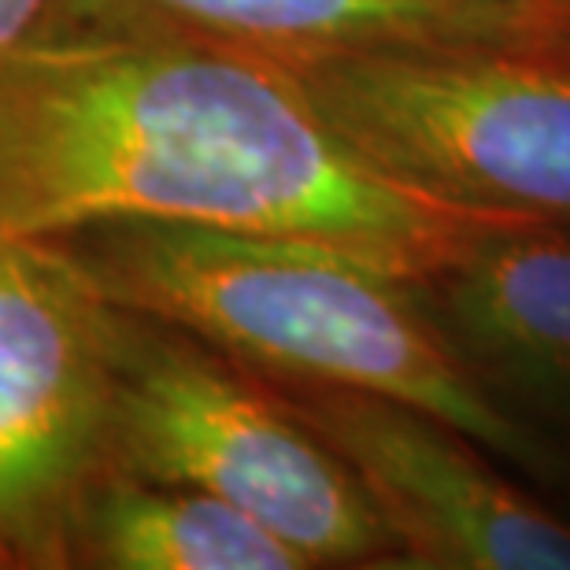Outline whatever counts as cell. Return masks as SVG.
I'll list each match as a JSON object with an SVG mask.
<instances>
[{
  "instance_id": "cell-8",
  "label": "cell",
  "mask_w": 570,
  "mask_h": 570,
  "mask_svg": "<svg viewBox=\"0 0 570 570\" xmlns=\"http://www.w3.org/2000/svg\"><path fill=\"white\" fill-rule=\"evenodd\" d=\"M430 323L500 401H570V230L519 219L415 282ZM504 404V401H500Z\"/></svg>"
},
{
  "instance_id": "cell-7",
  "label": "cell",
  "mask_w": 570,
  "mask_h": 570,
  "mask_svg": "<svg viewBox=\"0 0 570 570\" xmlns=\"http://www.w3.org/2000/svg\"><path fill=\"white\" fill-rule=\"evenodd\" d=\"M63 27L197 41L278 67L544 45L527 0H67Z\"/></svg>"
},
{
  "instance_id": "cell-6",
  "label": "cell",
  "mask_w": 570,
  "mask_h": 570,
  "mask_svg": "<svg viewBox=\"0 0 570 570\" xmlns=\"http://www.w3.org/2000/svg\"><path fill=\"white\" fill-rule=\"evenodd\" d=\"M334 449L396 541L393 567L570 570V527L508 482L482 444L379 393L267 379Z\"/></svg>"
},
{
  "instance_id": "cell-3",
  "label": "cell",
  "mask_w": 570,
  "mask_h": 570,
  "mask_svg": "<svg viewBox=\"0 0 570 570\" xmlns=\"http://www.w3.org/2000/svg\"><path fill=\"white\" fill-rule=\"evenodd\" d=\"M108 463L248 511L312 567H393L396 541L345 460L264 374L108 301Z\"/></svg>"
},
{
  "instance_id": "cell-5",
  "label": "cell",
  "mask_w": 570,
  "mask_h": 570,
  "mask_svg": "<svg viewBox=\"0 0 570 570\" xmlns=\"http://www.w3.org/2000/svg\"><path fill=\"white\" fill-rule=\"evenodd\" d=\"M108 404V301L45 237L0 230V544L16 567L67 570Z\"/></svg>"
},
{
  "instance_id": "cell-12",
  "label": "cell",
  "mask_w": 570,
  "mask_h": 570,
  "mask_svg": "<svg viewBox=\"0 0 570 570\" xmlns=\"http://www.w3.org/2000/svg\"><path fill=\"white\" fill-rule=\"evenodd\" d=\"M549 49H556V52H563V56H570V41H549Z\"/></svg>"
},
{
  "instance_id": "cell-1",
  "label": "cell",
  "mask_w": 570,
  "mask_h": 570,
  "mask_svg": "<svg viewBox=\"0 0 570 570\" xmlns=\"http://www.w3.org/2000/svg\"><path fill=\"white\" fill-rule=\"evenodd\" d=\"M100 219L312 237L426 282L522 215L382 175L278 63L63 27L0 56V230L56 237Z\"/></svg>"
},
{
  "instance_id": "cell-4",
  "label": "cell",
  "mask_w": 570,
  "mask_h": 570,
  "mask_svg": "<svg viewBox=\"0 0 570 570\" xmlns=\"http://www.w3.org/2000/svg\"><path fill=\"white\" fill-rule=\"evenodd\" d=\"M285 71L401 186L570 230V56L549 45L379 52Z\"/></svg>"
},
{
  "instance_id": "cell-11",
  "label": "cell",
  "mask_w": 570,
  "mask_h": 570,
  "mask_svg": "<svg viewBox=\"0 0 570 570\" xmlns=\"http://www.w3.org/2000/svg\"><path fill=\"white\" fill-rule=\"evenodd\" d=\"M533 22L549 41H570V0H527Z\"/></svg>"
},
{
  "instance_id": "cell-2",
  "label": "cell",
  "mask_w": 570,
  "mask_h": 570,
  "mask_svg": "<svg viewBox=\"0 0 570 570\" xmlns=\"http://www.w3.org/2000/svg\"><path fill=\"white\" fill-rule=\"evenodd\" d=\"M45 242L105 301L189 330L264 379L404 401L527 471H552L544 441L430 323L415 282L348 248L181 219H100Z\"/></svg>"
},
{
  "instance_id": "cell-10",
  "label": "cell",
  "mask_w": 570,
  "mask_h": 570,
  "mask_svg": "<svg viewBox=\"0 0 570 570\" xmlns=\"http://www.w3.org/2000/svg\"><path fill=\"white\" fill-rule=\"evenodd\" d=\"M67 0H0V56L63 22Z\"/></svg>"
},
{
  "instance_id": "cell-9",
  "label": "cell",
  "mask_w": 570,
  "mask_h": 570,
  "mask_svg": "<svg viewBox=\"0 0 570 570\" xmlns=\"http://www.w3.org/2000/svg\"><path fill=\"white\" fill-rule=\"evenodd\" d=\"M67 567L304 570L312 563L223 497L105 463L75 500Z\"/></svg>"
}]
</instances>
